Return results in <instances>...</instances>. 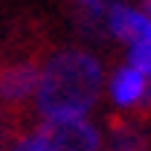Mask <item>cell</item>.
Instances as JSON below:
<instances>
[{
  "instance_id": "obj_6",
  "label": "cell",
  "mask_w": 151,
  "mask_h": 151,
  "mask_svg": "<svg viewBox=\"0 0 151 151\" xmlns=\"http://www.w3.org/2000/svg\"><path fill=\"white\" fill-rule=\"evenodd\" d=\"M111 93H113V102H116L119 108L142 105V99H145V76L137 73L134 67H122L119 73L113 76Z\"/></svg>"
},
{
  "instance_id": "obj_10",
  "label": "cell",
  "mask_w": 151,
  "mask_h": 151,
  "mask_svg": "<svg viewBox=\"0 0 151 151\" xmlns=\"http://www.w3.org/2000/svg\"><path fill=\"white\" fill-rule=\"evenodd\" d=\"M139 15H145V18L151 20V0H142V12Z\"/></svg>"
},
{
  "instance_id": "obj_3",
  "label": "cell",
  "mask_w": 151,
  "mask_h": 151,
  "mask_svg": "<svg viewBox=\"0 0 151 151\" xmlns=\"http://www.w3.org/2000/svg\"><path fill=\"white\" fill-rule=\"evenodd\" d=\"M38 64L35 58H20L0 64V108L18 113L38 90Z\"/></svg>"
},
{
  "instance_id": "obj_1",
  "label": "cell",
  "mask_w": 151,
  "mask_h": 151,
  "mask_svg": "<svg viewBox=\"0 0 151 151\" xmlns=\"http://www.w3.org/2000/svg\"><path fill=\"white\" fill-rule=\"evenodd\" d=\"M102 67L93 55L61 50L41 70L35 105L44 119H81L99 99Z\"/></svg>"
},
{
  "instance_id": "obj_5",
  "label": "cell",
  "mask_w": 151,
  "mask_h": 151,
  "mask_svg": "<svg viewBox=\"0 0 151 151\" xmlns=\"http://www.w3.org/2000/svg\"><path fill=\"white\" fill-rule=\"evenodd\" d=\"M148 23L151 20L145 18V15L134 12V9H128V6H119V3H111V6H108V29H111L119 41L134 44L137 38L148 29Z\"/></svg>"
},
{
  "instance_id": "obj_4",
  "label": "cell",
  "mask_w": 151,
  "mask_h": 151,
  "mask_svg": "<svg viewBox=\"0 0 151 151\" xmlns=\"http://www.w3.org/2000/svg\"><path fill=\"white\" fill-rule=\"evenodd\" d=\"M108 151H151V142L137 122L108 116Z\"/></svg>"
},
{
  "instance_id": "obj_9",
  "label": "cell",
  "mask_w": 151,
  "mask_h": 151,
  "mask_svg": "<svg viewBox=\"0 0 151 151\" xmlns=\"http://www.w3.org/2000/svg\"><path fill=\"white\" fill-rule=\"evenodd\" d=\"M9 151H35V145H32V134L18 131L15 137H12V142H9Z\"/></svg>"
},
{
  "instance_id": "obj_8",
  "label": "cell",
  "mask_w": 151,
  "mask_h": 151,
  "mask_svg": "<svg viewBox=\"0 0 151 151\" xmlns=\"http://www.w3.org/2000/svg\"><path fill=\"white\" fill-rule=\"evenodd\" d=\"M15 134H18L15 113H9L6 108H0V151H9V142H12Z\"/></svg>"
},
{
  "instance_id": "obj_7",
  "label": "cell",
  "mask_w": 151,
  "mask_h": 151,
  "mask_svg": "<svg viewBox=\"0 0 151 151\" xmlns=\"http://www.w3.org/2000/svg\"><path fill=\"white\" fill-rule=\"evenodd\" d=\"M128 58H131V67L137 73H142V76L151 78V23H148V29L131 44Z\"/></svg>"
},
{
  "instance_id": "obj_2",
  "label": "cell",
  "mask_w": 151,
  "mask_h": 151,
  "mask_svg": "<svg viewBox=\"0 0 151 151\" xmlns=\"http://www.w3.org/2000/svg\"><path fill=\"white\" fill-rule=\"evenodd\" d=\"M35 151H99L102 139L84 119H47L32 134Z\"/></svg>"
}]
</instances>
